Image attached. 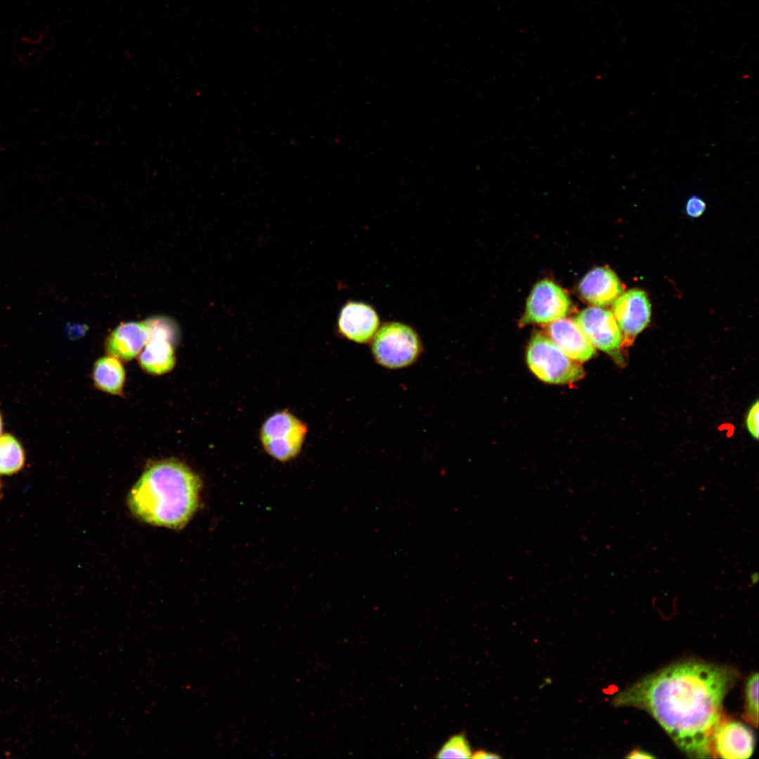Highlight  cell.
<instances>
[{
  "instance_id": "1",
  "label": "cell",
  "mask_w": 759,
  "mask_h": 759,
  "mask_svg": "<svg viewBox=\"0 0 759 759\" xmlns=\"http://www.w3.org/2000/svg\"><path fill=\"white\" fill-rule=\"evenodd\" d=\"M737 677L729 666L684 661L626 687L613 703L645 711L687 755L712 757V737L722 718V702Z\"/></svg>"
},
{
  "instance_id": "2",
  "label": "cell",
  "mask_w": 759,
  "mask_h": 759,
  "mask_svg": "<svg viewBox=\"0 0 759 759\" xmlns=\"http://www.w3.org/2000/svg\"><path fill=\"white\" fill-rule=\"evenodd\" d=\"M201 484L198 475L183 463L157 462L146 469L132 488L129 508L148 524L181 528L198 507Z\"/></svg>"
},
{
  "instance_id": "3",
  "label": "cell",
  "mask_w": 759,
  "mask_h": 759,
  "mask_svg": "<svg viewBox=\"0 0 759 759\" xmlns=\"http://www.w3.org/2000/svg\"><path fill=\"white\" fill-rule=\"evenodd\" d=\"M526 362L531 371L541 381L562 384L575 382L583 376V370L566 355L551 339L537 333L531 339Z\"/></svg>"
},
{
  "instance_id": "4",
  "label": "cell",
  "mask_w": 759,
  "mask_h": 759,
  "mask_svg": "<svg viewBox=\"0 0 759 759\" xmlns=\"http://www.w3.org/2000/svg\"><path fill=\"white\" fill-rule=\"evenodd\" d=\"M308 428L287 410L268 417L261 426L260 440L265 451L280 462L296 458L301 450Z\"/></svg>"
},
{
  "instance_id": "5",
  "label": "cell",
  "mask_w": 759,
  "mask_h": 759,
  "mask_svg": "<svg viewBox=\"0 0 759 759\" xmlns=\"http://www.w3.org/2000/svg\"><path fill=\"white\" fill-rule=\"evenodd\" d=\"M372 349L380 365L398 368L415 361L420 351V342L415 332L408 325L387 323L375 333Z\"/></svg>"
},
{
  "instance_id": "6",
  "label": "cell",
  "mask_w": 759,
  "mask_h": 759,
  "mask_svg": "<svg viewBox=\"0 0 759 759\" xmlns=\"http://www.w3.org/2000/svg\"><path fill=\"white\" fill-rule=\"evenodd\" d=\"M575 320L594 347L621 361L619 350L622 347V335L610 311L598 306L588 307L582 310Z\"/></svg>"
},
{
  "instance_id": "7",
  "label": "cell",
  "mask_w": 759,
  "mask_h": 759,
  "mask_svg": "<svg viewBox=\"0 0 759 759\" xmlns=\"http://www.w3.org/2000/svg\"><path fill=\"white\" fill-rule=\"evenodd\" d=\"M613 303V314L622 335V347L630 346L650 321L651 303L646 293L637 288L621 293Z\"/></svg>"
},
{
  "instance_id": "8",
  "label": "cell",
  "mask_w": 759,
  "mask_h": 759,
  "mask_svg": "<svg viewBox=\"0 0 759 759\" xmlns=\"http://www.w3.org/2000/svg\"><path fill=\"white\" fill-rule=\"evenodd\" d=\"M570 306L569 297L559 285L549 280H541L528 296L522 323L553 322L566 317Z\"/></svg>"
},
{
  "instance_id": "9",
  "label": "cell",
  "mask_w": 759,
  "mask_h": 759,
  "mask_svg": "<svg viewBox=\"0 0 759 759\" xmlns=\"http://www.w3.org/2000/svg\"><path fill=\"white\" fill-rule=\"evenodd\" d=\"M755 737L752 729L742 722L721 719L711 741L712 757L726 759L748 758L753 754Z\"/></svg>"
},
{
  "instance_id": "10",
  "label": "cell",
  "mask_w": 759,
  "mask_h": 759,
  "mask_svg": "<svg viewBox=\"0 0 759 759\" xmlns=\"http://www.w3.org/2000/svg\"><path fill=\"white\" fill-rule=\"evenodd\" d=\"M379 324L378 316L368 304L349 301L341 309L337 327L344 337L358 343L369 342Z\"/></svg>"
},
{
  "instance_id": "11",
  "label": "cell",
  "mask_w": 759,
  "mask_h": 759,
  "mask_svg": "<svg viewBox=\"0 0 759 759\" xmlns=\"http://www.w3.org/2000/svg\"><path fill=\"white\" fill-rule=\"evenodd\" d=\"M149 339L146 320L122 323L108 336L106 351L120 361H130L140 353Z\"/></svg>"
},
{
  "instance_id": "12",
  "label": "cell",
  "mask_w": 759,
  "mask_h": 759,
  "mask_svg": "<svg viewBox=\"0 0 759 759\" xmlns=\"http://www.w3.org/2000/svg\"><path fill=\"white\" fill-rule=\"evenodd\" d=\"M547 332L552 341L576 361H586L595 355V347L576 320L564 317L551 322Z\"/></svg>"
},
{
  "instance_id": "13",
  "label": "cell",
  "mask_w": 759,
  "mask_h": 759,
  "mask_svg": "<svg viewBox=\"0 0 759 759\" xmlns=\"http://www.w3.org/2000/svg\"><path fill=\"white\" fill-rule=\"evenodd\" d=\"M580 295L594 306H605L613 303L622 293V284L617 275L607 267H597L581 280Z\"/></svg>"
},
{
  "instance_id": "14",
  "label": "cell",
  "mask_w": 759,
  "mask_h": 759,
  "mask_svg": "<svg viewBox=\"0 0 759 759\" xmlns=\"http://www.w3.org/2000/svg\"><path fill=\"white\" fill-rule=\"evenodd\" d=\"M138 361L147 372L164 374L172 370L175 365L174 345L165 340L150 339L140 352Z\"/></svg>"
},
{
  "instance_id": "15",
  "label": "cell",
  "mask_w": 759,
  "mask_h": 759,
  "mask_svg": "<svg viewBox=\"0 0 759 759\" xmlns=\"http://www.w3.org/2000/svg\"><path fill=\"white\" fill-rule=\"evenodd\" d=\"M93 379L98 389L110 394L121 395L125 380L121 361L109 355L99 358L93 367Z\"/></svg>"
},
{
  "instance_id": "16",
  "label": "cell",
  "mask_w": 759,
  "mask_h": 759,
  "mask_svg": "<svg viewBox=\"0 0 759 759\" xmlns=\"http://www.w3.org/2000/svg\"><path fill=\"white\" fill-rule=\"evenodd\" d=\"M25 463V452L21 443L11 434H0V475H13Z\"/></svg>"
},
{
  "instance_id": "17",
  "label": "cell",
  "mask_w": 759,
  "mask_h": 759,
  "mask_svg": "<svg viewBox=\"0 0 759 759\" xmlns=\"http://www.w3.org/2000/svg\"><path fill=\"white\" fill-rule=\"evenodd\" d=\"M751 725H758V673H752L745 685V712L743 715Z\"/></svg>"
},
{
  "instance_id": "18",
  "label": "cell",
  "mask_w": 759,
  "mask_h": 759,
  "mask_svg": "<svg viewBox=\"0 0 759 759\" xmlns=\"http://www.w3.org/2000/svg\"><path fill=\"white\" fill-rule=\"evenodd\" d=\"M150 339L165 340L173 345L176 342L179 331L174 322L167 317L155 316L146 320Z\"/></svg>"
},
{
  "instance_id": "19",
  "label": "cell",
  "mask_w": 759,
  "mask_h": 759,
  "mask_svg": "<svg viewBox=\"0 0 759 759\" xmlns=\"http://www.w3.org/2000/svg\"><path fill=\"white\" fill-rule=\"evenodd\" d=\"M469 744L462 734L452 736L436 753L437 758H469L472 756Z\"/></svg>"
},
{
  "instance_id": "20",
  "label": "cell",
  "mask_w": 759,
  "mask_h": 759,
  "mask_svg": "<svg viewBox=\"0 0 759 759\" xmlns=\"http://www.w3.org/2000/svg\"><path fill=\"white\" fill-rule=\"evenodd\" d=\"M759 403L758 401L755 402L750 408L746 420V427L750 434L755 439H758L759 434Z\"/></svg>"
},
{
  "instance_id": "21",
  "label": "cell",
  "mask_w": 759,
  "mask_h": 759,
  "mask_svg": "<svg viewBox=\"0 0 759 759\" xmlns=\"http://www.w3.org/2000/svg\"><path fill=\"white\" fill-rule=\"evenodd\" d=\"M706 208V202L697 195L691 196L686 202V214L692 218H697L701 216Z\"/></svg>"
},
{
  "instance_id": "22",
  "label": "cell",
  "mask_w": 759,
  "mask_h": 759,
  "mask_svg": "<svg viewBox=\"0 0 759 759\" xmlns=\"http://www.w3.org/2000/svg\"><path fill=\"white\" fill-rule=\"evenodd\" d=\"M626 758H632V759H637V758H639V759H649V758H655L656 756H654L651 753H650L649 752H647L645 751H643L642 749L635 748L632 751H630L628 754V755H626Z\"/></svg>"
},
{
  "instance_id": "23",
  "label": "cell",
  "mask_w": 759,
  "mask_h": 759,
  "mask_svg": "<svg viewBox=\"0 0 759 759\" xmlns=\"http://www.w3.org/2000/svg\"><path fill=\"white\" fill-rule=\"evenodd\" d=\"M471 758L477 759H491V758H500V756L496 753L488 752L484 750L477 751L474 754H472Z\"/></svg>"
},
{
  "instance_id": "24",
  "label": "cell",
  "mask_w": 759,
  "mask_h": 759,
  "mask_svg": "<svg viewBox=\"0 0 759 759\" xmlns=\"http://www.w3.org/2000/svg\"><path fill=\"white\" fill-rule=\"evenodd\" d=\"M2 430H3V418H2V415H1V414L0 413V434L2 432Z\"/></svg>"
},
{
  "instance_id": "25",
  "label": "cell",
  "mask_w": 759,
  "mask_h": 759,
  "mask_svg": "<svg viewBox=\"0 0 759 759\" xmlns=\"http://www.w3.org/2000/svg\"><path fill=\"white\" fill-rule=\"evenodd\" d=\"M1 482L0 481V491H1Z\"/></svg>"
}]
</instances>
